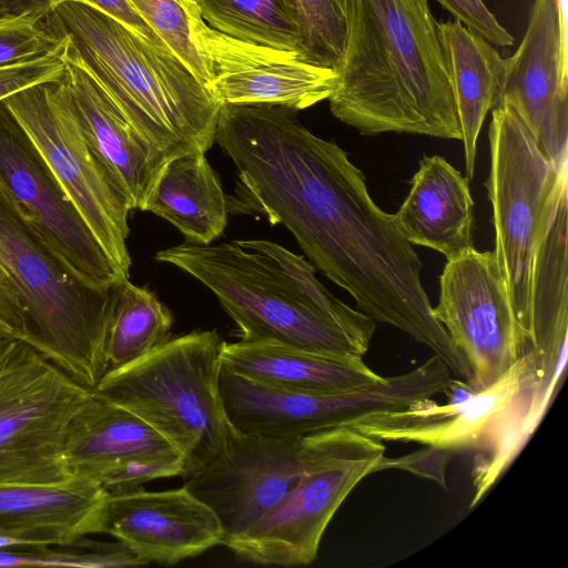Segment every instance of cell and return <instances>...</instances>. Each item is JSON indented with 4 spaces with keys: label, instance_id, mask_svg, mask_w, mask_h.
<instances>
[{
    "label": "cell",
    "instance_id": "obj_1",
    "mask_svg": "<svg viewBox=\"0 0 568 568\" xmlns=\"http://www.w3.org/2000/svg\"><path fill=\"white\" fill-rule=\"evenodd\" d=\"M254 205L292 233L315 266L349 293L356 310L426 345L455 378L470 383L467 361L434 316L419 256L341 146L317 135L285 145L262 170Z\"/></svg>",
    "mask_w": 568,
    "mask_h": 568
},
{
    "label": "cell",
    "instance_id": "obj_2",
    "mask_svg": "<svg viewBox=\"0 0 568 568\" xmlns=\"http://www.w3.org/2000/svg\"><path fill=\"white\" fill-rule=\"evenodd\" d=\"M429 0H347L343 54L327 99L365 135L462 140L447 59Z\"/></svg>",
    "mask_w": 568,
    "mask_h": 568
},
{
    "label": "cell",
    "instance_id": "obj_3",
    "mask_svg": "<svg viewBox=\"0 0 568 568\" xmlns=\"http://www.w3.org/2000/svg\"><path fill=\"white\" fill-rule=\"evenodd\" d=\"M48 19L144 139L168 158L209 151L221 103L175 53L84 2Z\"/></svg>",
    "mask_w": 568,
    "mask_h": 568
},
{
    "label": "cell",
    "instance_id": "obj_4",
    "mask_svg": "<svg viewBox=\"0 0 568 568\" xmlns=\"http://www.w3.org/2000/svg\"><path fill=\"white\" fill-rule=\"evenodd\" d=\"M540 359L520 357L487 388L462 403L422 399L368 414L348 426L381 442L459 453L476 449L474 501L480 500L534 434L556 393Z\"/></svg>",
    "mask_w": 568,
    "mask_h": 568
},
{
    "label": "cell",
    "instance_id": "obj_5",
    "mask_svg": "<svg viewBox=\"0 0 568 568\" xmlns=\"http://www.w3.org/2000/svg\"><path fill=\"white\" fill-rule=\"evenodd\" d=\"M0 267L23 311L26 342L93 390L106 372L111 286L83 282L0 187Z\"/></svg>",
    "mask_w": 568,
    "mask_h": 568
},
{
    "label": "cell",
    "instance_id": "obj_6",
    "mask_svg": "<svg viewBox=\"0 0 568 568\" xmlns=\"http://www.w3.org/2000/svg\"><path fill=\"white\" fill-rule=\"evenodd\" d=\"M491 203L498 271L526 352L534 348L532 294L552 223L568 203V162L556 165L508 101L491 110Z\"/></svg>",
    "mask_w": 568,
    "mask_h": 568
},
{
    "label": "cell",
    "instance_id": "obj_7",
    "mask_svg": "<svg viewBox=\"0 0 568 568\" xmlns=\"http://www.w3.org/2000/svg\"><path fill=\"white\" fill-rule=\"evenodd\" d=\"M222 342L215 329L170 337L92 390L164 437L184 457L186 477L221 452L232 428L220 385Z\"/></svg>",
    "mask_w": 568,
    "mask_h": 568
},
{
    "label": "cell",
    "instance_id": "obj_8",
    "mask_svg": "<svg viewBox=\"0 0 568 568\" xmlns=\"http://www.w3.org/2000/svg\"><path fill=\"white\" fill-rule=\"evenodd\" d=\"M154 257L213 292L243 341H274L344 358L367 353L272 257L244 248L237 241L185 242L161 250Z\"/></svg>",
    "mask_w": 568,
    "mask_h": 568
},
{
    "label": "cell",
    "instance_id": "obj_9",
    "mask_svg": "<svg viewBox=\"0 0 568 568\" xmlns=\"http://www.w3.org/2000/svg\"><path fill=\"white\" fill-rule=\"evenodd\" d=\"M92 396L27 342L6 339L0 345V483L70 479L68 429Z\"/></svg>",
    "mask_w": 568,
    "mask_h": 568
},
{
    "label": "cell",
    "instance_id": "obj_10",
    "mask_svg": "<svg viewBox=\"0 0 568 568\" xmlns=\"http://www.w3.org/2000/svg\"><path fill=\"white\" fill-rule=\"evenodd\" d=\"M385 450L383 442L347 425L318 430L313 460L293 488L223 546L258 565H310L335 513L359 481L376 473Z\"/></svg>",
    "mask_w": 568,
    "mask_h": 568
},
{
    "label": "cell",
    "instance_id": "obj_11",
    "mask_svg": "<svg viewBox=\"0 0 568 568\" xmlns=\"http://www.w3.org/2000/svg\"><path fill=\"white\" fill-rule=\"evenodd\" d=\"M3 102L38 148L120 275L129 278V202L78 124L60 81L30 87Z\"/></svg>",
    "mask_w": 568,
    "mask_h": 568
},
{
    "label": "cell",
    "instance_id": "obj_12",
    "mask_svg": "<svg viewBox=\"0 0 568 568\" xmlns=\"http://www.w3.org/2000/svg\"><path fill=\"white\" fill-rule=\"evenodd\" d=\"M224 408L233 428L270 437H303L349 425L383 410L404 408L434 397L439 384L426 363L368 386L329 395L274 390L258 386L222 366L220 376Z\"/></svg>",
    "mask_w": 568,
    "mask_h": 568
},
{
    "label": "cell",
    "instance_id": "obj_13",
    "mask_svg": "<svg viewBox=\"0 0 568 568\" xmlns=\"http://www.w3.org/2000/svg\"><path fill=\"white\" fill-rule=\"evenodd\" d=\"M317 432L270 437L235 428L221 452L185 477L184 486L219 518L223 541L240 536L272 509L312 463Z\"/></svg>",
    "mask_w": 568,
    "mask_h": 568
},
{
    "label": "cell",
    "instance_id": "obj_14",
    "mask_svg": "<svg viewBox=\"0 0 568 568\" xmlns=\"http://www.w3.org/2000/svg\"><path fill=\"white\" fill-rule=\"evenodd\" d=\"M0 187L50 248L83 282L109 287L122 277L42 154L0 102Z\"/></svg>",
    "mask_w": 568,
    "mask_h": 568
},
{
    "label": "cell",
    "instance_id": "obj_15",
    "mask_svg": "<svg viewBox=\"0 0 568 568\" xmlns=\"http://www.w3.org/2000/svg\"><path fill=\"white\" fill-rule=\"evenodd\" d=\"M433 313L467 361L475 392L527 355L494 252L471 247L448 260Z\"/></svg>",
    "mask_w": 568,
    "mask_h": 568
},
{
    "label": "cell",
    "instance_id": "obj_16",
    "mask_svg": "<svg viewBox=\"0 0 568 568\" xmlns=\"http://www.w3.org/2000/svg\"><path fill=\"white\" fill-rule=\"evenodd\" d=\"M191 33L212 75L209 89L221 104L300 111L327 100L335 89L334 69L304 62L297 51L252 44L221 33L203 20L195 1Z\"/></svg>",
    "mask_w": 568,
    "mask_h": 568
},
{
    "label": "cell",
    "instance_id": "obj_17",
    "mask_svg": "<svg viewBox=\"0 0 568 568\" xmlns=\"http://www.w3.org/2000/svg\"><path fill=\"white\" fill-rule=\"evenodd\" d=\"M64 455L72 477L92 479L109 494L187 474L184 457L164 437L135 414L94 394L69 426Z\"/></svg>",
    "mask_w": 568,
    "mask_h": 568
},
{
    "label": "cell",
    "instance_id": "obj_18",
    "mask_svg": "<svg viewBox=\"0 0 568 568\" xmlns=\"http://www.w3.org/2000/svg\"><path fill=\"white\" fill-rule=\"evenodd\" d=\"M567 24V0H535L524 39L506 59L499 100L516 108L556 165L568 162Z\"/></svg>",
    "mask_w": 568,
    "mask_h": 568
},
{
    "label": "cell",
    "instance_id": "obj_19",
    "mask_svg": "<svg viewBox=\"0 0 568 568\" xmlns=\"http://www.w3.org/2000/svg\"><path fill=\"white\" fill-rule=\"evenodd\" d=\"M103 534L124 544L148 564L175 565L222 545L223 529L213 510L184 485L109 494Z\"/></svg>",
    "mask_w": 568,
    "mask_h": 568
},
{
    "label": "cell",
    "instance_id": "obj_20",
    "mask_svg": "<svg viewBox=\"0 0 568 568\" xmlns=\"http://www.w3.org/2000/svg\"><path fill=\"white\" fill-rule=\"evenodd\" d=\"M59 81L78 124L128 200L131 211H143L170 158L129 123L82 64L69 40L65 49V71Z\"/></svg>",
    "mask_w": 568,
    "mask_h": 568
},
{
    "label": "cell",
    "instance_id": "obj_21",
    "mask_svg": "<svg viewBox=\"0 0 568 568\" xmlns=\"http://www.w3.org/2000/svg\"><path fill=\"white\" fill-rule=\"evenodd\" d=\"M109 493L73 476L49 485L0 483V531L31 547L81 546L103 534Z\"/></svg>",
    "mask_w": 568,
    "mask_h": 568
},
{
    "label": "cell",
    "instance_id": "obj_22",
    "mask_svg": "<svg viewBox=\"0 0 568 568\" xmlns=\"http://www.w3.org/2000/svg\"><path fill=\"white\" fill-rule=\"evenodd\" d=\"M222 366L265 388L310 395L355 390L383 378L363 361L274 341L222 342Z\"/></svg>",
    "mask_w": 568,
    "mask_h": 568
},
{
    "label": "cell",
    "instance_id": "obj_23",
    "mask_svg": "<svg viewBox=\"0 0 568 568\" xmlns=\"http://www.w3.org/2000/svg\"><path fill=\"white\" fill-rule=\"evenodd\" d=\"M468 179L439 155L424 156L396 214L410 244L429 247L446 260L473 247L474 201Z\"/></svg>",
    "mask_w": 568,
    "mask_h": 568
},
{
    "label": "cell",
    "instance_id": "obj_24",
    "mask_svg": "<svg viewBox=\"0 0 568 568\" xmlns=\"http://www.w3.org/2000/svg\"><path fill=\"white\" fill-rule=\"evenodd\" d=\"M457 104L467 179L475 170L477 140L488 111L499 102L506 59L484 38L453 19L438 22Z\"/></svg>",
    "mask_w": 568,
    "mask_h": 568
},
{
    "label": "cell",
    "instance_id": "obj_25",
    "mask_svg": "<svg viewBox=\"0 0 568 568\" xmlns=\"http://www.w3.org/2000/svg\"><path fill=\"white\" fill-rule=\"evenodd\" d=\"M143 211L166 220L195 244H209L222 235L229 200L205 153L190 152L170 158Z\"/></svg>",
    "mask_w": 568,
    "mask_h": 568
},
{
    "label": "cell",
    "instance_id": "obj_26",
    "mask_svg": "<svg viewBox=\"0 0 568 568\" xmlns=\"http://www.w3.org/2000/svg\"><path fill=\"white\" fill-rule=\"evenodd\" d=\"M172 323V314L154 293L132 284L129 278L113 283L105 335V374L141 358L169 339Z\"/></svg>",
    "mask_w": 568,
    "mask_h": 568
},
{
    "label": "cell",
    "instance_id": "obj_27",
    "mask_svg": "<svg viewBox=\"0 0 568 568\" xmlns=\"http://www.w3.org/2000/svg\"><path fill=\"white\" fill-rule=\"evenodd\" d=\"M214 30L252 44L297 51L298 31L283 0H194Z\"/></svg>",
    "mask_w": 568,
    "mask_h": 568
},
{
    "label": "cell",
    "instance_id": "obj_28",
    "mask_svg": "<svg viewBox=\"0 0 568 568\" xmlns=\"http://www.w3.org/2000/svg\"><path fill=\"white\" fill-rule=\"evenodd\" d=\"M247 250L272 257L296 283L302 292L333 322L343 328L362 348L368 351L376 322L334 296L315 276V268L302 256L266 240L237 241Z\"/></svg>",
    "mask_w": 568,
    "mask_h": 568
},
{
    "label": "cell",
    "instance_id": "obj_29",
    "mask_svg": "<svg viewBox=\"0 0 568 568\" xmlns=\"http://www.w3.org/2000/svg\"><path fill=\"white\" fill-rule=\"evenodd\" d=\"M298 31L300 59L335 69L347 31V0H283Z\"/></svg>",
    "mask_w": 568,
    "mask_h": 568
},
{
    "label": "cell",
    "instance_id": "obj_30",
    "mask_svg": "<svg viewBox=\"0 0 568 568\" xmlns=\"http://www.w3.org/2000/svg\"><path fill=\"white\" fill-rule=\"evenodd\" d=\"M128 2L166 47L209 88L212 75L191 33V8L194 0H128Z\"/></svg>",
    "mask_w": 568,
    "mask_h": 568
},
{
    "label": "cell",
    "instance_id": "obj_31",
    "mask_svg": "<svg viewBox=\"0 0 568 568\" xmlns=\"http://www.w3.org/2000/svg\"><path fill=\"white\" fill-rule=\"evenodd\" d=\"M0 548V567H140L149 565L121 541L94 542L89 540L75 551H58L49 547L18 550Z\"/></svg>",
    "mask_w": 568,
    "mask_h": 568
},
{
    "label": "cell",
    "instance_id": "obj_32",
    "mask_svg": "<svg viewBox=\"0 0 568 568\" xmlns=\"http://www.w3.org/2000/svg\"><path fill=\"white\" fill-rule=\"evenodd\" d=\"M48 16L26 13L0 20V67L39 59L61 48L65 37Z\"/></svg>",
    "mask_w": 568,
    "mask_h": 568
},
{
    "label": "cell",
    "instance_id": "obj_33",
    "mask_svg": "<svg viewBox=\"0 0 568 568\" xmlns=\"http://www.w3.org/2000/svg\"><path fill=\"white\" fill-rule=\"evenodd\" d=\"M67 41L65 37L61 48L49 55L1 65L0 102L30 87L60 80L65 71Z\"/></svg>",
    "mask_w": 568,
    "mask_h": 568
},
{
    "label": "cell",
    "instance_id": "obj_34",
    "mask_svg": "<svg viewBox=\"0 0 568 568\" xmlns=\"http://www.w3.org/2000/svg\"><path fill=\"white\" fill-rule=\"evenodd\" d=\"M455 20L493 45L506 48L514 44V38L500 26L483 0H435Z\"/></svg>",
    "mask_w": 568,
    "mask_h": 568
},
{
    "label": "cell",
    "instance_id": "obj_35",
    "mask_svg": "<svg viewBox=\"0 0 568 568\" xmlns=\"http://www.w3.org/2000/svg\"><path fill=\"white\" fill-rule=\"evenodd\" d=\"M452 454L448 450L427 447L425 450L399 458L384 456L378 463L376 471L399 468L435 480L446 488L445 469Z\"/></svg>",
    "mask_w": 568,
    "mask_h": 568
},
{
    "label": "cell",
    "instance_id": "obj_36",
    "mask_svg": "<svg viewBox=\"0 0 568 568\" xmlns=\"http://www.w3.org/2000/svg\"><path fill=\"white\" fill-rule=\"evenodd\" d=\"M88 3L98 8L109 16L115 18L138 33L142 34L153 43L166 48V44L156 36V33L146 24V22L131 7L128 0H69ZM170 50V49H169Z\"/></svg>",
    "mask_w": 568,
    "mask_h": 568
},
{
    "label": "cell",
    "instance_id": "obj_37",
    "mask_svg": "<svg viewBox=\"0 0 568 568\" xmlns=\"http://www.w3.org/2000/svg\"><path fill=\"white\" fill-rule=\"evenodd\" d=\"M0 333L26 342L27 328L23 311L16 295L0 284Z\"/></svg>",
    "mask_w": 568,
    "mask_h": 568
},
{
    "label": "cell",
    "instance_id": "obj_38",
    "mask_svg": "<svg viewBox=\"0 0 568 568\" xmlns=\"http://www.w3.org/2000/svg\"><path fill=\"white\" fill-rule=\"evenodd\" d=\"M33 13L28 0H0V20Z\"/></svg>",
    "mask_w": 568,
    "mask_h": 568
},
{
    "label": "cell",
    "instance_id": "obj_39",
    "mask_svg": "<svg viewBox=\"0 0 568 568\" xmlns=\"http://www.w3.org/2000/svg\"><path fill=\"white\" fill-rule=\"evenodd\" d=\"M33 13L38 16L50 14L58 6L69 0H28Z\"/></svg>",
    "mask_w": 568,
    "mask_h": 568
},
{
    "label": "cell",
    "instance_id": "obj_40",
    "mask_svg": "<svg viewBox=\"0 0 568 568\" xmlns=\"http://www.w3.org/2000/svg\"><path fill=\"white\" fill-rule=\"evenodd\" d=\"M27 542L0 531V548L26 547Z\"/></svg>",
    "mask_w": 568,
    "mask_h": 568
},
{
    "label": "cell",
    "instance_id": "obj_41",
    "mask_svg": "<svg viewBox=\"0 0 568 568\" xmlns=\"http://www.w3.org/2000/svg\"><path fill=\"white\" fill-rule=\"evenodd\" d=\"M0 284L6 287L7 290H9L10 292L13 293L11 286H10V283L6 276V274L3 273V271L1 270L0 267ZM14 294V293H13ZM16 295V294H14ZM17 297V296H16ZM18 300V298H17ZM19 302V301H18Z\"/></svg>",
    "mask_w": 568,
    "mask_h": 568
},
{
    "label": "cell",
    "instance_id": "obj_42",
    "mask_svg": "<svg viewBox=\"0 0 568 568\" xmlns=\"http://www.w3.org/2000/svg\"><path fill=\"white\" fill-rule=\"evenodd\" d=\"M9 337H7L6 335H3L2 333H0V345L6 341L8 339Z\"/></svg>",
    "mask_w": 568,
    "mask_h": 568
}]
</instances>
